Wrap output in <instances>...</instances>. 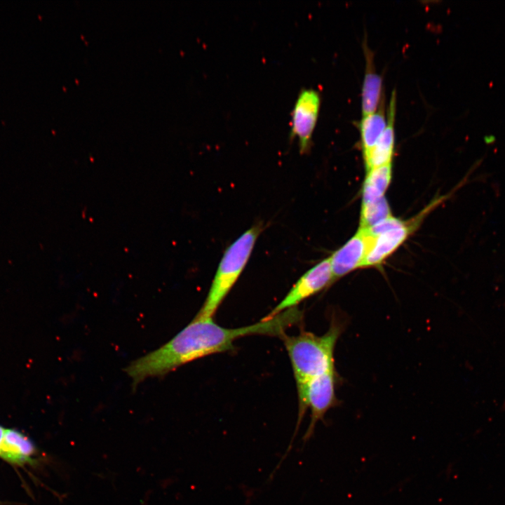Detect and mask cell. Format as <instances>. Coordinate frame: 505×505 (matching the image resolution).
<instances>
[{
  "instance_id": "5",
  "label": "cell",
  "mask_w": 505,
  "mask_h": 505,
  "mask_svg": "<svg viewBox=\"0 0 505 505\" xmlns=\"http://www.w3.org/2000/svg\"><path fill=\"white\" fill-rule=\"evenodd\" d=\"M334 281L329 257L322 260L299 277L283 299L264 318H271L286 310L295 308L302 301L324 290Z\"/></svg>"
},
{
  "instance_id": "6",
  "label": "cell",
  "mask_w": 505,
  "mask_h": 505,
  "mask_svg": "<svg viewBox=\"0 0 505 505\" xmlns=\"http://www.w3.org/2000/svg\"><path fill=\"white\" fill-rule=\"evenodd\" d=\"M321 105L318 93L314 89H303L297 95L291 112L290 137L297 139L299 152L309 151L312 135L318 119Z\"/></svg>"
},
{
  "instance_id": "10",
  "label": "cell",
  "mask_w": 505,
  "mask_h": 505,
  "mask_svg": "<svg viewBox=\"0 0 505 505\" xmlns=\"http://www.w3.org/2000/svg\"><path fill=\"white\" fill-rule=\"evenodd\" d=\"M396 92L393 91L388 109L387 124L375 147L364 156L366 170L391 163L394 147Z\"/></svg>"
},
{
  "instance_id": "2",
  "label": "cell",
  "mask_w": 505,
  "mask_h": 505,
  "mask_svg": "<svg viewBox=\"0 0 505 505\" xmlns=\"http://www.w3.org/2000/svg\"><path fill=\"white\" fill-rule=\"evenodd\" d=\"M342 330V323L332 318L329 329L321 336L302 331L295 336L285 334L281 337L291 362L296 384L335 369L334 350Z\"/></svg>"
},
{
  "instance_id": "3",
  "label": "cell",
  "mask_w": 505,
  "mask_h": 505,
  "mask_svg": "<svg viewBox=\"0 0 505 505\" xmlns=\"http://www.w3.org/2000/svg\"><path fill=\"white\" fill-rule=\"evenodd\" d=\"M264 229L259 221L241 234L224 250L208 292L196 316L213 317L248 262L256 241Z\"/></svg>"
},
{
  "instance_id": "4",
  "label": "cell",
  "mask_w": 505,
  "mask_h": 505,
  "mask_svg": "<svg viewBox=\"0 0 505 505\" xmlns=\"http://www.w3.org/2000/svg\"><path fill=\"white\" fill-rule=\"evenodd\" d=\"M339 375L336 369L330 370L319 376L311 378L304 382L296 384L298 396V417L294 433L286 449L276 466L278 469L290 452L292 443L298 432L302 420L308 410H311L310 422L302 438L304 443L308 441L313 436L316 425L318 421H323L324 416L330 409L339 404L335 394L336 384Z\"/></svg>"
},
{
  "instance_id": "15",
  "label": "cell",
  "mask_w": 505,
  "mask_h": 505,
  "mask_svg": "<svg viewBox=\"0 0 505 505\" xmlns=\"http://www.w3.org/2000/svg\"><path fill=\"white\" fill-rule=\"evenodd\" d=\"M6 428L3 427L0 425V445L1 443V441L4 438V432H5Z\"/></svg>"
},
{
  "instance_id": "14",
  "label": "cell",
  "mask_w": 505,
  "mask_h": 505,
  "mask_svg": "<svg viewBox=\"0 0 505 505\" xmlns=\"http://www.w3.org/2000/svg\"><path fill=\"white\" fill-rule=\"evenodd\" d=\"M391 215L390 206L384 196L370 202L362 203L359 228L368 229Z\"/></svg>"
},
{
  "instance_id": "12",
  "label": "cell",
  "mask_w": 505,
  "mask_h": 505,
  "mask_svg": "<svg viewBox=\"0 0 505 505\" xmlns=\"http://www.w3.org/2000/svg\"><path fill=\"white\" fill-rule=\"evenodd\" d=\"M391 178V163L367 171L362 190V202L368 203L384 197Z\"/></svg>"
},
{
  "instance_id": "7",
  "label": "cell",
  "mask_w": 505,
  "mask_h": 505,
  "mask_svg": "<svg viewBox=\"0 0 505 505\" xmlns=\"http://www.w3.org/2000/svg\"><path fill=\"white\" fill-rule=\"evenodd\" d=\"M429 208H427L416 219L405 221L402 226L390 229L375 236H371V241L362 268L381 265L415 230L417 226L420 223L422 216L426 214Z\"/></svg>"
},
{
  "instance_id": "8",
  "label": "cell",
  "mask_w": 505,
  "mask_h": 505,
  "mask_svg": "<svg viewBox=\"0 0 505 505\" xmlns=\"http://www.w3.org/2000/svg\"><path fill=\"white\" fill-rule=\"evenodd\" d=\"M372 236L363 229L357 232L329 257L334 281L362 268Z\"/></svg>"
},
{
  "instance_id": "9",
  "label": "cell",
  "mask_w": 505,
  "mask_h": 505,
  "mask_svg": "<svg viewBox=\"0 0 505 505\" xmlns=\"http://www.w3.org/2000/svg\"><path fill=\"white\" fill-rule=\"evenodd\" d=\"M36 448L32 440L22 432L6 429L3 440L0 445V458L17 466L31 464Z\"/></svg>"
},
{
  "instance_id": "13",
  "label": "cell",
  "mask_w": 505,
  "mask_h": 505,
  "mask_svg": "<svg viewBox=\"0 0 505 505\" xmlns=\"http://www.w3.org/2000/svg\"><path fill=\"white\" fill-rule=\"evenodd\" d=\"M384 104L380 102L377 112L364 116L360 122V133L364 156L375 147L386 128Z\"/></svg>"
},
{
  "instance_id": "11",
  "label": "cell",
  "mask_w": 505,
  "mask_h": 505,
  "mask_svg": "<svg viewBox=\"0 0 505 505\" xmlns=\"http://www.w3.org/2000/svg\"><path fill=\"white\" fill-rule=\"evenodd\" d=\"M365 50L366 65L361 95V108L363 116L375 112L377 106L381 102L382 87V79L375 69L371 52L368 48Z\"/></svg>"
},
{
  "instance_id": "1",
  "label": "cell",
  "mask_w": 505,
  "mask_h": 505,
  "mask_svg": "<svg viewBox=\"0 0 505 505\" xmlns=\"http://www.w3.org/2000/svg\"><path fill=\"white\" fill-rule=\"evenodd\" d=\"M213 317L196 315L173 338L159 349L132 361L125 371L133 386L149 378L168 373L200 358L234 349L238 338L254 335L283 337L285 329L298 323L302 313L297 308L286 310L271 318H264L252 325L227 328Z\"/></svg>"
}]
</instances>
